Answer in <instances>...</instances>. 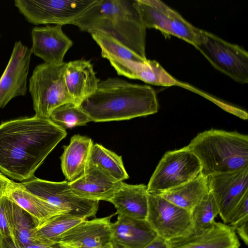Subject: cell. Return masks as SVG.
Here are the masks:
<instances>
[{"mask_svg": "<svg viewBox=\"0 0 248 248\" xmlns=\"http://www.w3.org/2000/svg\"><path fill=\"white\" fill-rule=\"evenodd\" d=\"M113 215L84 220L62 234L57 244L76 248H114L110 228Z\"/></svg>", "mask_w": 248, "mask_h": 248, "instance_id": "obj_14", "label": "cell"}, {"mask_svg": "<svg viewBox=\"0 0 248 248\" xmlns=\"http://www.w3.org/2000/svg\"><path fill=\"white\" fill-rule=\"evenodd\" d=\"M208 192L207 177L200 173L184 184L157 194L190 213Z\"/></svg>", "mask_w": 248, "mask_h": 248, "instance_id": "obj_24", "label": "cell"}, {"mask_svg": "<svg viewBox=\"0 0 248 248\" xmlns=\"http://www.w3.org/2000/svg\"><path fill=\"white\" fill-rule=\"evenodd\" d=\"M5 195L30 215L36 229L53 217L64 214L46 201L23 189L16 183H14Z\"/></svg>", "mask_w": 248, "mask_h": 248, "instance_id": "obj_23", "label": "cell"}, {"mask_svg": "<svg viewBox=\"0 0 248 248\" xmlns=\"http://www.w3.org/2000/svg\"><path fill=\"white\" fill-rule=\"evenodd\" d=\"M86 219L64 214L55 216L35 229L34 241L43 245L56 246L62 234Z\"/></svg>", "mask_w": 248, "mask_h": 248, "instance_id": "obj_25", "label": "cell"}, {"mask_svg": "<svg viewBox=\"0 0 248 248\" xmlns=\"http://www.w3.org/2000/svg\"><path fill=\"white\" fill-rule=\"evenodd\" d=\"M11 207L12 225L16 239L14 244L27 246L36 243L33 239L36 227L31 217L12 201Z\"/></svg>", "mask_w": 248, "mask_h": 248, "instance_id": "obj_27", "label": "cell"}, {"mask_svg": "<svg viewBox=\"0 0 248 248\" xmlns=\"http://www.w3.org/2000/svg\"><path fill=\"white\" fill-rule=\"evenodd\" d=\"M57 248H76L67 245L59 244L56 245Z\"/></svg>", "mask_w": 248, "mask_h": 248, "instance_id": "obj_37", "label": "cell"}, {"mask_svg": "<svg viewBox=\"0 0 248 248\" xmlns=\"http://www.w3.org/2000/svg\"><path fill=\"white\" fill-rule=\"evenodd\" d=\"M119 75L162 86L179 85V82L155 60L136 62L120 59L108 60Z\"/></svg>", "mask_w": 248, "mask_h": 248, "instance_id": "obj_20", "label": "cell"}, {"mask_svg": "<svg viewBox=\"0 0 248 248\" xmlns=\"http://www.w3.org/2000/svg\"><path fill=\"white\" fill-rule=\"evenodd\" d=\"M146 220L157 236L167 241L194 232L190 213L155 193H148Z\"/></svg>", "mask_w": 248, "mask_h": 248, "instance_id": "obj_11", "label": "cell"}, {"mask_svg": "<svg viewBox=\"0 0 248 248\" xmlns=\"http://www.w3.org/2000/svg\"><path fill=\"white\" fill-rule=\"evenodd\" d=\"M168 248H239L236 233L229 225L215 221L199 232L168 241Z\"/></svg>", "mask_w": 248, "mask_h": 248, "instance_id": "obj_16", "label": "cell"}, {"mask_svg": "<svg viewBox=\"0 0 248 248\" xmlns=\"http://www.w3.org/2000/svg\"></svg>", "mask_w": 248, "mask_h": 248, "instance_id": "obj_38", "label": "cell"}, {"mask_svg": "<svg viewBox=\"0 0 248 248\" xmlns=\"http://www.w3.org/2000/svg\"><path fill=\"white\" fill-rule=\"evenodd\" d=\"M97 0H16L15 5L34 25H64L72 22Z\"/></svg>", "mask_w": 248, "mask_h": 248, "instance_id": "obj_10", "label": "cell"}, {"mask_svg": "<svg viewBox=\"0 0 248 248\" xmlns=\"http://www.w3.org/2000/svg\"><path fill=\"white\" fill-rule=\"evenodd\" d=\"M248 221V192L246 193L232 211L227 224L232 228Z\"/></svg>", "mask_w": 248, "mask_h": 248, "instance_id": "obj_32", "label": "cell"}, {"mask_svg": "<svg viewBox=\"0 0 248 248\" xmlns=\"http://www.w3.org/2000/svg\"><path fill=\"white\" fill-rule=\"evenodd\" d=\"M194 232L210 227L215 222L218 211L214 199L209 191L190 212Z\"/></svg>", "mask_w": 248, "mask_h": 248, "instance_id": "obj_29", "label": "cell"}, {"mask_svg": "<svg viewBox=\"0 0 248 248\" xmlns=\"http://www.w3.org/2000/svg\"><path fill=\"white\" fill-rule=\"evenodd\" d=\"M32 51L19 41L15 43L7 66L0 78V109L13 98L25 95Z\"/></svg>", "mask_w": 248, "mask_h": 248, "instance_id": "obj_13", "label": "cell"}, {"mask_svg": "<svg viewBox=\"0 0 248 248\" xmlns=\"http://www.w3.org/2000/svg\"><path fill=\"white\" fill-rule=\"evenodd\" d=\"M64 77L68 92L78 106L94 93L100 82L90 61L83 59L67 62Z\"/></svg>", "mask_w": 248, "mask_h": 248, "instance_id": "obj_19", "label": "cell"}, {"mask_svg": "<svg viewBox=\"0 0 248 248\" xmlns=\"http://www.w3.org/2000/svg\"><path fill=\"white\" fill-rule=\"evenodd\" d=\"M66 64L65 62L58 65L44 62L34 69L29 87L35 116L49 119L58 107L74 103L64 80Z\"/></svg>", "mask_w": 248, "mask_h": 248, "instance_id": "obj_5", "label": "cell"}, {"mask_svg": "<svg viewBox=\"0 0 248 248\" xmlns=\"http://www.w3.org/2000/svg\"><path fill=\"white\" fill-rule=\"evenodd\" d=\"M0 248H57L56 246H47L34 243L27 246H20L15 244L9 238H6L0 235Z\"/></svg>", "mask_w": 248, "mask_h": 248, "instance_id": "obj_33", "label": "cell"}, {"mask_svg": "<svg viewBox=\"0 0 248 248\" xmlns=\"http://www.w3.org/2000/svg\"><path fill=\"white\" fill-rule=\"evenodd\" d=\"M135 0H97L72 23L90 34L103 32L146 61V28Z\"/></svg>", "mask_w": 248, "mask_h": 248, "instance_id": "obj_3", "label": "cell"}, {"mask_svg": "<svg viewBox=\"0 0 248 248\" xmlns=\"http://www.w3.org/2000/svg\"><path fill=\"white\" fill-rule=\"evenodd\" d=\"M195 47L218 71L238 83L248 82V53L243 48L202 30Z\"/></svg>", "mask_w": 248, "mask_h": 248, "instance_id": "obj_6", "label": "cell"}, {"mask_svg": "<svg viewBox=\"0 0 248 248\" xmlns=\"http://www.w3.org/2000/svg\"><path fill=\"white\" fill-rule=\"evenodd\" d=\"M91 121L131 119L156 113L155 91L150 86L133 84L118 78L100 81L96 91L80 105Z\"/></svg>", "mask_w": 248, "mask_h": 248, "instance_id": "obj_2", "label": "cell"}, {"mask_svg": "<svg viewBox=\"0 0 248 248\" xmlns=\"http://www.w3.org/2000/svg\"><path fill=\"white\" fill-rule=\"evenodd\" d=\"M134 3L146 29H157L184 40L194 47L198 44L201 30L162 1L135 0Z\"/></svg>", "mask_w": 248, "mask_h": 248, "instance_id": "obj_9", "label": "cell"}, {"mask_svg": "<svg viewBox=\"0 0 248 248\" xmlns=\"http://www.w3.org/2000/svg\"><path fill=\"white\" fill-rule=\"evenodd\" d=\"M144 248H168V241L157 236Z\"/></svg>", "mask_w": 248, "mask_h": 248, "instance_id": "obj_36", "label": "cell"}, {"mask_svg": "<svg viewBox=\"0 0 248 248\" xmlns=\"http://www.w3.org/2000/svg\"><path fill=\"white\" fill-rule=\"evenodd\" d=\"M123 183L97 166L91 165H89L80 177L69 182L72 191L79 197L92 201L108 202Z\"/></svg>", "mask_w": 248, "mask_h": 248, "instance_id": "obj_17", "label": "cell"}, {"mask_svg": "<svg viewBox=\"0 0 248 248\" xmlns=\"http://www.w3.org/2000/svg\"><path fill=\"white\" fill-rule=\"evenodd\" d=\"M89 165L97 166L119 181L129 178L122 156L98 143L92 146Z\"/></svg>", "mask_w": 248, "mask_h": 248, "instance_id": "obj_26", "label": "cell"}, {"mask_svg": "<svg viewBox=\"0 0 248 248\" xmlns=\"http://www.w3.org/2000/svg\"><path fill=\"white\" fill-rule=\"evenodd\" d=\"M93 40L101 49L102 57L109 60L111 59H120L136 62H145L136 53L109 36L100 32L92 33Z\"/></svg>", "mask_w": 248, "mask_h": 248, "instance_id": "obj_28", "label": "cell"}, {"mask_svg": "<svg viewBox=\"0 0 248 248\" xmlns=\"http://www.w3.org/2000/svg\"><path fill=\"white\" fill-rule=\"evenodd\" d=\"M67 135L50 119L26 117L0 124V170L17 181L33 177L36 170Z\"/></svg>", "mask_w": 248, "mask_h": 248, "instance_id": "obj_1", "label": "cell"}, {"mask_svg": "<svg viewBox=\"0 0 248 248\" xmlns=\"http://www.w3.org/2000/svg\"><path fill=\"white\" fill-rule=\"evenodd\" d=\"M110 228L114 248H144L157 236L146 220L122 215Z\"/></svg>", "mask_w": 248, "mask_h": 248, "instance_id": "obj_18", "label": "cell"}, {"mask_svg": "<svg viewBox=\"0 0 248 248\" xmlns=\"http://www.w3.org/2000/svg\"><path fill=\"white\" fill-rule=\"evenodd\" d=\"M18 185L65 215L87 219L95 217L98 209L99 201L79 197L72 191L67 181L51 182L34 177Z\"/></svg>", "mask_w": 248, "mask_h": 248, "instance_id": "obj_8", "label": "cell"}, {"mask_svg": "<svg viewBox=\"0 0 248 248\" xmlns=\"http://www.w3.org/2000/svg\"><path fill=\"white\" fill-rule=\"evenodd\" d=\"M49 119L64 129L83 125L91 121L80 106L72 103L64 104L56 108L51 114Z\"/></svg>", "mask_w": 248, "mask_h": 248, "instance_id": "obj_30", "label": "cell"}, {"mask_svg": "<svg viewBox=\"0 0 248 248\" xmlns=\"http://www.w3.org/2000/svg\"><path fill=\"white\" fill-rule=\"evenodd\" d=\"M62 26L46 25L35 27L31 32L32 53L42 59L45 63L60 64L73 45V41L62 31Z\"/></svg>", "mask_w": 248, "mask_h": 248, "instance_id": "obj_15", "label": "cell"}, {"mask_svg": "<svg viewBox=\"0 0 248 248\" xmlns=\"http://www.w3.org/2000/svg\"><path fill=\"white\" fill-rule=\"evenodd\" d=\"M11 203V201L6 195L0 197V235L4 238L11 239L13 243H15Z\"/></svg>", "mask_w": 248, "mask_h": 248, "instance_id": "obj_31", "label": "cell"}, {"mask_svg": "<svg viewBox=\"0 0 248 248\" xmlns=\"http://www.w3.org/2000/svg\"><path fill=\"white\" fill-rule=\"evenodd\" d=\"M14 182L8 179L0 172V197L4 195Z\"/></svg>", "mask_w": 248, "mask_h": 248, "instance_id": "obj_35", "label": "cell"}, {"mask_svg": "<svg viewBox=\"0 0 248 248\" xmlns=\"http://www.w3.org/2000/svg\"><path fill=\"white\" fill-rule=\"evenodd\" d=\"M245 244H248V221L241 223L233 228Z\"/></svg>", "mask_w": 248, "mask_h": 248, "instance_id": "obj_34", "label": "cell"}, {"mask_svg": "<svg viewBox=\"0 0 248 248\" xmlns=\"http://www.w3.org/2000/svg\"><path fill=\"white\" fill-rule=\"evenodd\" d=\"M109 202L114 205L118 215L146 220L148 208L147 186L123 182Z\"/></svg>", "mask_w": 248, "mask_h": 248, "instance_id": "obj_21", "label": "cell"}, {"mask_svg": "<svg viewBox=\"0 0 248 248\" xmlns=\"http://www.w3.org/2000/svg\"><path fill=\"white\" fill-rule=\"evenodd\" d=\"M93 144L91 138L75 135L69 144L64 147L60 159L62 172L68 182L78 178L87 170Z\"/></svg>", "mask_w": 248, "mask_h": 248, "instance_id": "obj_22", "label": "cell"}, {"mask_svg": "<svg viewBox=\"0 0 248 248\" xmlns=\"http://www.w3.org/2000/svg\"><path fill=\"white\" fill-rule=\"evenodd\" d=\"M207 177L209 191L214 199L218 215L227 224L233 208L248 192V167Z\"/></svg>", "mask_w": 248, "mask_h": 248, "instance_id": "obj_12", "label": "cell"}, {"mask_svg": "<svg viewBox=\"0 0 248 248\" xmlns=\"http://www.w3.org/2000/svg\"><path fill=\"white\" fill-rule=\"evenodd\" d=\"M201 163L188 146L165 153L147 186L148 193L158 194L184 184L201 172Z\"/></svg>", "mask_w": 248, "mask_h": 248, "instance_id": "obj_7", "label": "cell"}, {"mask_svg": "<svg viewBox=\"0 0 248 248\" xmlns=\"http://www.w3.org/2000/svg\"><path fill=\"white\" fill-rule=\"evenodd\" d=\"M199 160L204 176L248 167V136L211 129L199 133L187 145Z\"/></svg>", "mask_w": 248, "mask_h": 248, "instance_id": "obj_4", "label": "cell"}]
</instances>
